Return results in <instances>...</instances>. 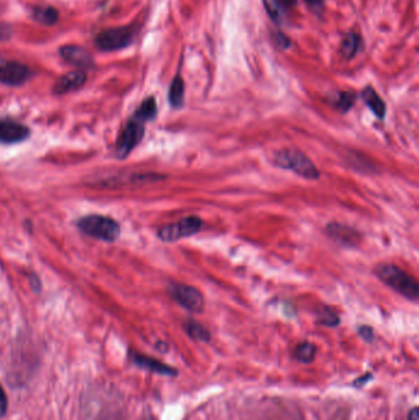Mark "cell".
Instances as JSON below:
<instances>
[{"mask_svg":"<svg viewBox=\"0 0 419 420\" xmlns=\"http://www.w3.org/2000/svg\"><path fill=\"white\" fill-rule=\"evenodd\" d=\"M375 274L388 288L401 294L411 301H417L419 297L418 281L407 272L393 263H380L375 267Z\"/></svg>","mask_w":419,"mask_h":420,"instance_id":"cell-1","label":"cell"},{"mask_svg":"<svg viewBox=\"0 0 419 420\" xmlns=\"http://www.w3.org/2000/svg\"><path fill=\"white\" fill-rule=\"evenodd\" d=\"M139 27L137 25H124V26L110 27L97 33L94 44L99 51L108 53L117 52L127 49L137 38Z\"/></svg>","mask_w":419,"mask_h":420,"instance_id":"cell-2","label":"cell"},{"mask_svg":"<svg viewBox=\"0 0 419 420\" xmlns=\"http://www.w3.org/2000/svg\"><path fill=\"white\" fill-rule=\"evenodd\" d=\"M273 162L280 168L291 170L307 180H317L320 177V171L316 165L302 151L284 149L275 155Z\"/></svg>","mask_w":419,"mask_h":420,"instance_id":"cell-3","label":"cell"},{"mask_svg":"<svg viewBox=\"0 0 419 420\" xmlns=\"http://www.w3.org/2000/svg\"><path fill=\"white\" fill-rule=\"evenodd\" d=\"M78 227L81 231L103 241H114L119 236V225L116 221L103 216H87L81 218Z\"/></svg>","mask_w":419,"mask_h":420,"instance_id":"cell-4","label":"cell"},{"mask_svg":"<svg viewBox=\"0 0 419 420\" xmlns=\"http://www.w3.org/2000/svg\"><path fill=\"white\" fill-rule=\"evenodd\" d=\"M203 225V221L199 216H186L183 219L166 224L159 229L157 236L162 238V241L165 243H175L181 238L191 237L198 234Z\"/></svg>","mask_w":419,"mask_h":420,"instance_id":"cell-5","label":"cell"},{"mask_svg":"<svg viewBox=\"0 0 419 420\" xmlns=\"http://www.w3.org/2000/svg\"><path fill=\"white\" fill-rule=\"evenodd\" d=\"M172 299L189 313H199L205 310V297L194 286L173 283L169 288Z\"/></svg>","mask_w":419,"mask_h":420,"instance_id":"cell-6","label":"cell"},{"mask_svg":"<svg viewBox=\"0 0 419 420\" xmlns=\"http://www.w3.org/2000/svg\"><path fill=\"white\" fill-rule=\"evenodd\" d=\"M33 70L17 60L0 58V84L8 87H22L31 79Z\"/></svg>","mask_w":419,"mask_h":420,"instance_id":"cell-7","label":"cell"},{"mask_svg":"<svg viewBox=\"0 0 419 420\" xmlns=\"http://www.w3.org/2000/svg\"><path fill=\"white\" fill-rule=\"evenodd\" d=\"M143 137H144V123L132 117L119 137L116 148L117 157H128L130 151L139 144Z\"/></svg>","mask_w":419,"mask_h":420,"instance_id":"cell-8","label":"cell"},{"mask_svg":"<svg viewBox=\"0 0 419 420\" xmlns=\"http://www.w3.org/2000/svg\"><path fill=\"white\" fill-rule=\"evenodd\" d=\"M58 54L65 63L76 67L79 70H92L95 68L92 54L79 44H65L58 49Z\"/></svg>","mask_w":419,"mask_h":420,"instance_id":"cell-9","label":"cell"},{"mask_svg":"<svg viewBox=\"0 0 419 420\" xmlns=\"http://www.w3.org/2000/svg\"><path fill=\"white\" fill-rule=\"evenodd\" d=\"M328 236L334 240V243L345 247H355L361 241V235L353 227L339 224V222H331L326 227Z\"/></svg>","mask_w":419,"mask_h":420,"instance_id":"cell-10","label":"cell"},{"mask_svg":"<svg viewBox=\"0 0 419 420\" xmlns=\"http://www.w3.org/2000/svg\"><path fill=\"white\" fill-rule=\"evenodd\" d=\"M87 81L84 70H71L68 71L65 76H60L58 80L55 81L53 87V94L55 95H65L68 92L76 91L85 85Z\"/></svg>","mask_w":419,"mask_h":420,"instance_id":"cell-11","label":"cell"},{"mask_svg":"<svg viewBox=\"0 0 419 420\" xmlns=\"http://www.w3.org/2000/svg\"><path fill=\"white\" fill-rule=\"evenodd\" d=\"M30 135V130L25 125L14 122L0 119V143H17L26 139Z\"/></svg>","mask_w":419,"mask_h":420,"instance_id":"cell-12","label":"cell"},{"mask_svg":"<svg viewBox=\"0 0 419 420\" xmlns=\"http://www.w3.org/2000/svg\"><path fill=\"white\" fill-rule=\"evenodd\" d=\"M30 15L33 21L37 22L42 26L52 27L60 22V11L52 6L38 4L31 6Z\"/></svg>","mask_w":419,"mask_h":420,"instance_id":"cell-13","label":"cell"},{"mask_svg":"<svg viewBox=\"0 0 419 420\" xmlns=\"http://www.w3.org/2000/svg\"><path fill=\"white\" fill-rule=\"evenodd\" d=\"M363 49H364V40L361 37V35L355 31H350L342 38L339 52L344 60H350L355 58Z\"/></svg>","mask_w":419,"mask_h":420,"instance_id":"cell-14","label":"cell"},{"mask_svg":"<svg viewBox=\"0 0 419 420\" xmlns=\"http://www.w3.org/2000/svg\"><path fill=\"white\" fill-rule=\"evenodd\" d=\"M360 97L366 106L370 108L371 112L377 116V119H382L386 114V103L382 100L374 87L368 85L360 92Z\"/></svg>","mask_w":419,"mask_h":420,"instance_id":"cell-15","label":"cell"},{"mask_svg":"<svg viewBox=\"0 0 419 420\" xmlns=\"http://www.w3.org/2000/svg\"><path fill=\"white\" fill-rule=\"evenodd\" d=\"M133 362H135V365L142 367V369H146V370L156 372V374H160V375L173 376V375L178 374V371L173 367L165 365V364H162L160 361L153 359V358H149V356L135 354L133 356Z\"/></svg>","mask_w":419,"mask_h":420,"instance_id":"cell-16","label":"cell"},{"mask_svg":"<svg viewBox=\"0 0 419 420\" xmlns=\"http://www.w3.org/2000/svg\"><path fill=\"white\" fill-rule=\"evenodd\" d=\"M169 103L173 108H181L185 103V81L180 74L175 76L170 84Z\"/></svg>","mask_w":419,"mask_h":420,"instance_id":"cell-17","label":"cell"},{"mask_svg":"<svg viewBox=\"0 0 419 420\" xmlns=\"http://www.w3.org/2000/svg\"><path fill=\"white\" fill-rule=\"evenodd\" d=\"M156 114H157V103H156L155 97L149 96L140 103L139 107L133 114V119L139 121L142 123H146V122L155 119Z\"/></svg>","mask_w":419,"mask_h":420,"instance_id":"cell-18","label":"cell"},{"mask_svg":"<svg viewBox=\"0 0 419 420\" xmlns=\"http://www.w3.org/2000/svg\"><path fill=\"white\" fill-rule=\"evenodd\" d=\"M358 95L354 91H339L336 96L331 100V103L336 110H339L342 114H347L350 108L357 103Z\"/></svg>","mask_w":419,"mask_h":420,"instance_id":"cell-19","label":"cell"},{"mask_svg":"<svg viewBox=\"0 0 419 420\" xmlns=\"http://www.w3.org/2000/svg\"><path fill=\"white\" fill-rule=\"evenodd\" d=\"M264 10L267 12L269 19L277 25V26H283L284 25L285 14L287 11L280 6L278 0H262Z\"/></svg>","mask_w":419,"mask_h":420,"instance_id":"cell-20","label":"cell"},{"mask_svg":"<svg viewBox=\"0 0 419 420\" xmlns=\"http://www.w3.org/2000/svg\"><path fill=\"white\" fill-rule=\"evenodd\" d=\"M183 329L192 340H199V342H210V331L197 321H194V320L186 321L183 324Z\"/></svg>","mask_w":419,"mask_h":420,"instance_id":"cell-21","label":"cell"},{"mask_svg":"<svg viewBox=\"0 0 419 420\" xmlns=\"http://www.w3.org/2000/svg\"><path fill=\"white\" fill-rule=\"evenodd\" d=\"M316 356V347L310 343V342H302L300 344L296 345L294 350V356L298 361L304 362V364H310L315 359Z\"/></svg>","mask_w":419,"mask_h":420,"instance_id":"cell-22","label":"cell"},{"mask_svg":"<svg viewBox=\"0 0 419 420\" xmlns=\"http://www.w3.org/2000/svg\"><path fill=\"white\" fill-rule=\"evenodd\" d=\"M317 318H318L320 324L327 326V327H336V326H339V316L331 308H328V307H323L321 310H318Z\"/></svg>","mask_w":419,"mask_h":420,"instance_id":"cell-23","label":"cell"},{"mask_svg":"<svg viewBox=\"0 0 419 420\" xmlns=\"http://www.w3.org/2000/svg\"><path fill=\"white\" fill-rule=\"evenodd\" d=\"M302 1L314 15H316L317 17H323L325 8H326L325 0H302Z\"/></svg>","mask_w":419,"mask_h":420,"instance_id":"cell-24","label":"cell"},{"mask_svg":"<svg viewBox=\"0 0 419 420\" xmlns=\"http://www.w3.org/2000/svg\"><path fill=\"white\" fill-rule=\"evenodd\" d=\"M273 42L280 49H288L291 46V38L282 31H275L273 33Z\"/></svg>","mask_w":419,"mask_h":420,"instance_id":"cell-25","label":"cell"},{"mask_svg":"<svg viewBox=\"0 0 419 420\" xmlns=\"http://www.w3.org/2000/svg\"><path fill=\"white\" fill-rule=\"evenodd\" d=\"M12 37V27L6 22H0V42Z\"/></svg>","mask_w":419,"mask_h":420,"instance_id":"cell-26","label":"cell"},{"mask_svg":"<svg viewBox=\"0 0 419 420\" xmlns=\"http://www.w3.org/2000/svg\"><path fill=\"white\" fill-rule=\"evenodd\" d=\"M358 333L366 342H369V343L373 342L374 332H373V329L369 327V326H360L359 329H358Z\"/></svg>","mask_w":419,"mask_h":420,"instance_id":"cell-27","label":"cell"},{"mask_svg":"<svg viewBox=\"0 0 419 420\" xmlns=\"http://www.w3.org/2000/svg\"><path fill=\"white\" fill-rule=\"evenodd\" d=\"M8 410V397L3 387L0 386V418L6 414Z\"/></svg>","mask_w":419,"mask_h":420,"instance_id":"cell-28","label":"cell"},{"mask_svg":"<svg viewBox=\"0 0 419 420\" xmlns=\"http://www.w3.org/2000/svg\"><path fill=\"white\" fill-rule=\"evenodd\" d=\"M278 1L285 11L291 10L298 6V0H278Z\"/></svg>","mask_w":419,"mask_h":420,"instance_id":"cell-29","label":"cell"},{"mask_svg":"<svg viewBox=\"0 0 419 420\" xmlns=\"http://www.w3.org/2000/svg\"><path fill=\"white\" fill-rule=\"evenodd\" d=\"M371 377L373 376H371L370 374H366L364 376H361L360 378H358V380H355V387H361V386H364L366 383H369V380H371Z\"/></svg>","mask_w":419,"mask_h":420,"instance_id":"cell-30","label":"cell"},{"mask_svg":"<svg viewBox=\"0 0 419 420\" xmlns=\"http://www.w3.org/2000/svg\"><path fill=\"white\" fill-rule=\"evenodd\" d=\"M407 420H418V410L413 408L409 412V419Z\"/></svg>","mask_w":419,"mask_h":420,"instance_id":"cell-31","label":"cell"}]
</instances>
